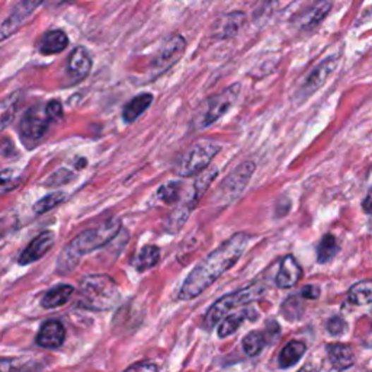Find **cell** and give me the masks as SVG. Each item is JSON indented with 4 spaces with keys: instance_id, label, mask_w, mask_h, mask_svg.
Segmentation results:
<instances>
[{
    "instance_id": "1",
    "label": "cell",
    "mask_w": 372,
    "mask_h": 372,
    "mask_svg": "<svg viewBox=\"0 0 372 372\" xmlns=\"http://www.w3.org/2000/svg\"><path fill=\"white\" fill-rule=\"evenodd\" d=\"M249 240L251 237L246 233H237L218 246L212 253H210L201 263H198L191 272L181 288L179 299L192 300L195 296L201 295L241 258Z\"/></svg>"
},
{
    "instance_id": "2",
    "label": "cell",
    "mask_w": 372,
    "mask_h": 372,
    "mask_svg": "<svg viewBox=\"0 0 372 372\" xmlns=\"http://www.w3.org/2000/svg\"><path fill=\"white\" fill-rule=\"evenodd\" d=\"M121 230V220L111 218L105 221L104 224L95 229H89L82 232L76 239H73L61 252L57 259V272L60 275H67L76 268L80 259L92 253L93 251L101 249L112 241Z\"/></svg>"
},
{
    "instance_id": "3",
    "label": "cell",
    "mask_w": 372,
    "mask_h": 372,
    "mask_svg": "<svg viewBox=\"0 0 372 372\" xmlns=\"http://www.w3.org/2000/svg\"><path fill=\"white\" fill-rule=\"evenodd\" d=\"M80 304L89 310H112L121 304V291L108 275H88L80 282Z\"/></svg>"
},
{
    "instance_id": "4",
    "label": "cell",
    "mask_w": 372,
    "mask_h": 372,
    "mask_svg": "<svg viewBox=\"0 0 372 372\" xmlns=\"http://www.w3.org/2000/svg\"><path fill=\"white\" fill-rule=\"evenodd\" d=\"M265 291L266 289L263 285L253 282L244 288L221 296V299L217 300L207 311L204 317V329L212 330L227 314L260 300L265 295Z\"/></svg>"
},
{
    "instance_id": "5",
    "label": "cell",
    "mask_w": 372,
    "mask_h": 372,
    "mask_svg": "<svg viewBox=\"0 0 372 372\" xmlns=\"http://www.w3.org/2000/svg\"><path fill=\"white\" fill-rule=\"evenodd\" d=\"M240 88H241L240 83H236L226 88L224 90H221L220 93L208 97L201 105L200 111L196 112L193 121L195 127L198 130H205L207 127L212 126L214 122H217L222 115H226L237 101Z\"/></svg>"
},
{
    "instance_id": "6",
    "label": "cell",
    "mask_w": 372,
    "mask_h": 372,
    "mask_svg": "<svg viewBox=\"0 0 372 372\" xmlns=\"http://www.w3.org/2000/svg\"><path fill=\"white\" fill-rule=\"evenodd\" d=\"M220 150L221 145L215 141H201L193 144L175 164V173L182 178L196 175V173L208 167V164Z\"/></svg>"
},
{
    "instance_id": "7",
    "label": "cell",
    "mask_w": 372,
    "mask_h": 372,
    "mask_svg": "<svg viewBox=\"0 0 372 372\" xmlns=\"http://www.w3.org/2000/svg\"><path fill=\"white\" fill-rule=\"evenodd\" d=\"M52 124L53 119L49 118L45 105H35L30 108L25 112L19 124V134L23 144L27 147H34L38 144L47 134Z\"/></svg>"
},
{
    "instance_id": "8",
    "label": "cell",
    "mask_w": 372,
    "mask_h": 372,
    "mask_svg": "<svg viewBox=\"0 0 372 372\" xmlns=\"http://www.w3.org/2000/svg\"><path fill=\"white\" fill-rule=\"evenodd\" d=\"M186 49V41L182 35H172L167 38L159 52L155 54L150 64V80H155L175 66L184 56Z\"/></svg>"
},
{
    "instance_id": "9",
    "label": "cell",
    "mask_w": 372,
    "mask_h": 372,
    "mask_svg": "<svg viewBox=\"0 0 372 372\" xmlns=\"http://www.w3.org/2000/svg\"><path fill=\"white\" fill-rule=\"evenodd\" d=\"M255 163L244 162L239 164L230 175L221 182L218 188V196L221 198L222 204H229L234 201L236 198L244 191V188L249 184L252 175L255 173Z\"/></svg>"
},
{
    "instance_id": "10",
    "label": "cell",
    "mask_w": 372,
    "mask_h": 372,
    "mask_svg": "<svg viewBox=\"0 0 372 372\" xmlns=\"http://www.w3.org/2000/svg\"><path fill=\"white\" fill-rule=\"evenodd\" d=\"M337 67V59L336 57H329L318 63L311 71L308 76L306 78L304 83L296 89L295 92V99L296 102H304L306 99H308L311 95H314L321 86H323L328 79L332 76L333 71Z\"/></svg>"
},
{
    "instance_id": "11",
    "label": "cell",
    "mask_w": 372,
    "mask_h": 372,
    "mask_svg": "<svg viewBox=\"0 0 372 372\" xmlns=\"http://www.w3.org/2000/svg\"><path fill=\"white\" fill-rule=\"evenodd\" d=\"M44 2L45 0H20L12 13L0 25V41L12 37Z\"/></svg>"
},
{
    "instance_id": "12",
    "label": "cell",
    "mask_w": 372,
    "mask_h": 372,
    "mask_svg": "<svg viewBox=\"0 0 372 372\" xmlns=\"http://www.w3.org/2000/svg\"><path fill=\"white\" fill-rule=\"evenodd\" d=\"M92 56L88 52L86 47H76L71 52L67 60V74L68 78L74 82H82L85 80L92 70Z\"/></svg>"
},
{
    "instance_id": "13",
    "label": "cell",
    "mask_w": 372,
    "mask_h": 372,
    "mask_svg": "<svg viewBox=\"0 0 372 372\" xmlns=\"http://www.w3.org/2000/svg\"><path fill=\"white\" fill-rule=\"evenodd\" d=\"M244 22H246V15L240 11L226 13L215 20L211 34L215 40L234 38L243 28Z\"/></svg>"
},
{
    "instance_id": "14",
    "label": "cell",
    "mask_w": 372,
    "mask_h": 372,
    "mask_svg": "<svg viewBox=\"0 0 372 372\" xmlns=\"http://www.w3.org/2000/svg\"><path fill=\"white\" fill-rule=\"evenodd\" d=\"M66 339V329L59 320H48L41 326L37 344L45 349H57L64 343Z\"/></svg>"
},
{
    "instance_id": "15",
    "label": "cell",
    "mask_w": 372,
    "mask_h": 372,
    "mask_svg": "<svg viewBox=\"0 0 372 372\" xmlns=\"http://www.w3.org/2000/svg\"><path fill=\"white\" fill-rule=\"evenodd\" d=\"M54 244V233L53 232H42L38 234L25 249L19 258L20 265H28L32 262H37L42 256L48 253Z\"/></svg>"
},
{
    "instance_id": "16",
    "label": "cell",
    "mask_w": 372,
    "mask_h": 372,
    "mask_svg": "<svg viewBox=\"0 0 372 372\" xmlns=\"http://www.w3.org/2000/svg\"><path fill=\"white\" fill-rule=\"evenodd\" d=\"M301 277H303V269L300 263L296 262V259L292 255H288L280 263V270L277 274L275 282L277 287L282 289H288L299 284Z\"/></svg>"
},
{
    "instance_id": "17",
    "label": "cell",
    "mask_w": 372,
    "mask_h": 372,
    "mask_svg": "<svg viewBox=\"0 0 372 372\" xmlns=\"http://www.w3.org/2000/svg\"><path fill=\"white\" fill-rule=\"evenodd\" d=\"M326 352L330 364L336 371H346L355 365V354L351 346L344 343H329L326 346Z\"/></svg>"
},
{
    "instance_id": "18",
    "label": "cell",
    "mask_w": 372,
    "mask_h": 372,
    "mask_svg": "<svg viewBox=\"0 0 372 372\" xmlns=\"http://www.w3.org/2000/svg\"><path fill=\"white\" fill-rule=\"evenodd\" d=\"M67 45H68V37L61 30L47 31L38 41V49H40V53L44 56L59 54L64 52Z\"/></svg>"
},
{
    "instance_id": "19",
    "label": "cell",
    "mask_w": 372,
    "mask_h": 372,
    "mask_svg": "<svg viewBox=\"0 0 372 372\" xmlns=\"http://www.w3.org/2000/svg\"><path fill=\"white\" fill-rule=\"evenodd\" d=\"M333 0H317V2L306 12L300 20V27L304 31H310L321 23L332 11Z\"/></svg>"
},
{
    "instance_id": "20",
    "label": "cell",
    "mask_w": 372,
    "mask_h": 372,
    "mask_svg": "<svg viewBox=\"0 0 372 372\" xmlns=\"http://www.w3.org/2000/svg\"><path fill=\"white\" fill-rule=\"evenodd\" d=\"M73 292H74V288L71 285H67V284L57 285V287L49 289L48 292H45V295L42 296V300H41V306L47 310L61 307L66 303H68Z\"/></svg>"
},
{
    "instance_id": "21",
    "label": "cell",
    "mask_w": 372,
    "mask_h": 372,
    "mask_svg": "<svg viewBox=\"0 0 372 372\" xmlns=\"http://www.w3.org/2000/svg\"><path fill=\"white\" fill-rule=\"evenodd\" d=\"M306 351H307L306 343L300 340H291L288 344H285V348L281 351L278 356V366L282 369L294 366L295 364L300 362Z\"/></svg>"
},
{
    "instance_id": "22",
    "label": "cell",
    "mask_w": 372,
    "mask_h": 372,
    "mask_svg": "<svg viewBox=\"0 0 372 372\" xmlns=\"http://www.w3.org/2000/svg\"><path fill=\"white\" fill-rule=\"evenodd\" d=\"M152 102H153V95H150V93H141V95L133 97L122 111L124 121L134 122L136 119H138V116H141L148 109V107L152 105Z\"/></svg>"
},
{
    "instance_id": "23",
    "label": "cell",
    "mask_w": 372,
    "mask_h": 372,
    "mask_svg": "<svg viewBox=\"0 0 372 372\" xmlns=\"http://www.w3.org/2000/svg\"><path fill=\"white\" fill-rule=\"evenodd\" d=\"M247 314H249V310L244 308V307L227 314L224 318L220 321L218 336L221 339H226V337L232 336L233 333H236L237 329L243 325V321L247 318Z\"/></svg>"
},
{
    "instance_id": "24",
    "label": "cell",
    "mask_w": 372,
    "mask_h": 372,
    "mask_svg": "<svg viewBox=\"0 0 372 372\" xmlns=\"http://www.w3.org/2000/svg\"><path fill=\"white\" fill-rule=\"evenodd\" d=\"M20 99H22V93L15 92L0 101V133H2L13 121L20 104Z\"/></svg>"
},
{
    "instance_id": "25",
    "label": "cell",
    "mask_w": 372,
    "mask_h": 372,
    "mask_svg": "<svg viewBox=\"0 0 372 372\" xmlns=\"http://www.w3.org/2000/svg\"><path fill=\"white\" fill-rule=\"evenodd\" d=\"M160 259V249L157 246H144L133 260V266L137 272H145L157 265Z\"/></svg>"
},
{
    "instance_id": "26",
    "label": "cell",
    "mask_w": 372,
    "mask_h": 372,
    "mask_svg": "<svg viewBox=\"0 0 372 372\" xmlns=\"http://www.w3.org/2000/svg\"><path fill=\"white\" fill-rule=\"evenodd\" d=\"M196 204L198 203L193 200V198H191L188 203H185L184 205L178 207L175 211H173L166 222V230L170 233H178L184 227V224L189 217V212L195 208Z\"/></svg>"
},
{
    "instance_id": "27",
    "label": "cell",
    "mask_w": 372,
    "mask_h": 372,
    "mask_svg": "<svg viewBox=\"0 0 372 372\" xmlns=\"http://www.w3.org/2000/svg\"><path fill=\"white\" fill-rule=\"evenodd\" d=\"M348 300L355 306H369L372 301V282L365 280L352 285L348 292Z\"/></svg>"
},
{
    "instance_id": "28",
    "label": "cell",
    "mask_w": 372,
    "mask_h": 372,
    "mask_svg": "<svg viewBox=\"0 0 372 372\" xmlns=\"http://www.w3.org/2000/svg\"><path fill=\"white\" fill-rule=\"evenodd\" d=\"M218 175V169L217 167H205L198 173V178L193 184V195L192 198L198 203L203 198V195L207 192L208 186L212 184L215 176Z\"/></svg>"
},
{
    "instance_id": "29",
    "label": "cell",
    "mask_w": 372,
    "mask_h": 372,
    "mask_svg": "<svg viewBox=\"0 0 372 372\" xmlns=\"http://www.w3.org/2000/svg\"><path fill=\"white\" fill-rule=\"evenodd\" d=\"M339 252L337 240L333 234H326L321 239L318 247H317V262L318 263H328L330 262Z\"/></svg>"
},
{
    "instance_id": "30",
    "label": "cell",
    "mask_w": 372,
    "mask_h": 372,
    "mask_svg": "<svg viewBox=\"0 0 372 372\" xmlns=\"http://www.w3.org/2000/svg\"><path fill=\"white\" fill-rule=\"evenodd\" d=\"M266 346V337L260 332L247 333L243 339V349L247 356H258Z\"/></svg>"
},
{
    "instance_id": "31",
    "label": "cell",
    "mask_w": 372,
    "mask_h": 372,
    "mask_svg": "<svg viewBox=\"0 0 372 372\" xmlns=\"http://www.w3.org/2000/svg\"><path fill=\"white\" fill-rule=\"evenodd\" d=\"M181 189H182V184L181 182H169L164 184L159 188L157 191V198L160 201L172 205V204H176L179 196H181Z\"/></svg>"
},
{
    "instance_id": "32",
    "label": "cell",
    "mask_w": 372,
    "mask_h": 372,
    "mask_svg": "<svg viewBox=\"0 0 372 372\" xmlns=\"http://www.w3.org/2000/svg\"><path fill=\"white\" fill-rule=\"evenodd\" d=\"M66 193L63 192H53V193H49L47 196H44L42 200H40L35 205H34V212L41 215L49 210H53L56 208L57 205H60L61 203L66 201Z\"/></svg>"
},
{
    "instance_id": "33",
    "label": "cell",
    "mask_w": 372,
    "mask_h": 372,
    "mask_svg": "<svg viewBox=\"0 0 372 372\" xmlns=\"http://www.w3.org/2000/svg\"><path fill=\"white\" fill-rule=\"evenodd\" d=\"M19 176L12 169L0 172V193L11 192L19 185Z\"/></svg>"
},
{
    "instance_id": "34",
    "label": "cell",
    "mask_w": 372,
    "mask_h": 372,
    "mask_svg": "<svg viewBox=\"0 0 372 372\" xmlns=\"http://www.w3.org/2000/svg\"><path fill=\"white\" fill-rule=\"evenodd\" d=\"M326 329L330 336L336 337L344 335L346 329H348V325H346V321L342 317H332L326 323Z\"/></svg>"
},
{
    "instance_id": "35",
    "label": "cell",
    "mask_w": 372,
    "mask_h": 372,
    "mask_svg": "<svg viewBox=\"0 0 372 372\" xmlns=\"http://www.w3.org/2000/svg\"><path fill=\"white\" fill-rule=\"evenodd\" d=\"M71 178H73V173H71V172H68V170H66V169H60V170H57V172L54 173V175H53L52 178L48 179L49 182H47L45 185H48V186L63 185V184H67Z\"/></svg>"
},
{
    "instance_id": "36",
    "label": "cell",
    "mask_w": 372,
    "mask_h": 372,
    "mask_svg": "<svg viewBox=\"0 0 372 372\" xmlns=\"http://www.w3.org/2000/svg\"><path fill=\"white\" fill-rule=\"evenodd\" d=\"M45 109L49 115V118L53 119V122H57L63 118V107L59 101H49L47 105H45Z\"/></svg>"
},
{
    "instance_id": "37",
    "label": "cell",
    "mask_w": 372,
    "mask_h": 372,
    "mask_svg": "<svg viewBox=\"0 0 372 372\" xmlns=\"http://www.w3.org/2000/svg\"><path fill=\"white\" fill-rule=\"evenodd\" d=\"M301 296L303 299H307V300H317L320 296V287L317 285H313V284H308L306 285L303 289H301Z\"/></svg>"
},
{
    "instance_id": "38",
    "label": "cell",
    "mask_w": 372,
    "mask_h": 372,
    "mask_svg": "<svg viewBox=\"0 0 372 372\" xmlns=\"http://www.w3.org/2000/svg\"><path fill=\"white\" fill-rule=\"evenodd\" d=\"M124 372H159V369L153 364H136Z\"/></svg>"
},
{
    "instance_id": "39",
    "label": "cell",
    "mask_w": 372,
    "mask_h": 372,
    "mask_svg": "<svg viewBox=\"0 0 372 372\" xmlns=\"http://www.w3.org/2000/svg\"><path fill=\"white\" fill-rule=\"evenodd\" d=\"M11 364H12V359H2V361H0V372H12L13 366Z\"/></svg>"
},
{
    "instance_id": "40",
    "label": "cell",
    "mask_w": 372,
    "mask_h": 372,
    "mask_svg": "<svg viewBox=\"0 0 372 372\" xmlns=\"http://www.w3.org/2000/svg\"><path fill=\"white\" fill-rule=\"evenodd\" d=\"M369 207H371V193H368V195H366L365 201H364V208H365V211H366V212H369Z\"/></svg>"
},
{
    "instance_id": "41",
    "label": "cell",
    "mask_w": 372,
    "mask_h": 372,
    "mask_svg": "<svg viewBox=\"0 0 372 372\" xmlns=\"http://www.w3.org/2000/svg\"><path fill=\"white\" fill-rule=\"evenodd\" d=\"M299 372H311V366L310 365H306L303 369H300Z\"/></svg>"
}]
</instances>
